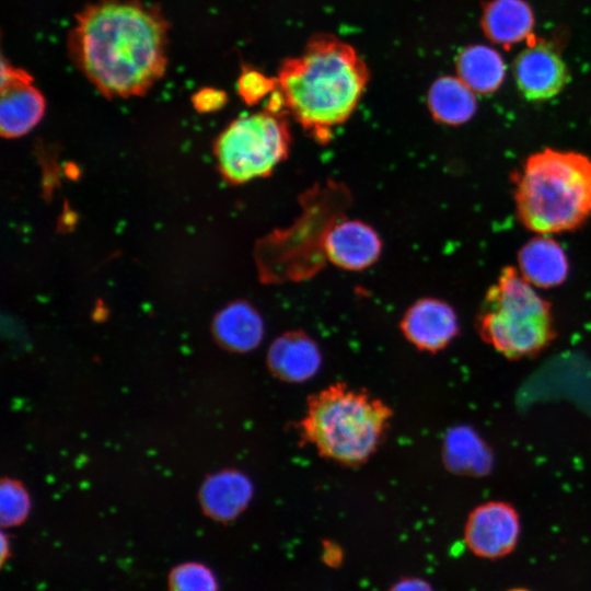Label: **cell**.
<instances>
[{
  "mask_svg": "<svg viewBox=\"0 0 591 591\" xmlns=\"http://www.w3.org/2000/svg\"><path fill=\"white\" fill-rule=\"evenodd\" d=\"M170 23L143 0H94L74 16L67 47L105 97L143 95L165 73Z\"/></svg>",
  "mask_w": 591,
  "mask_h": 591,
  "instance_id": "6da1fadb",
  "label": "cell"
},
{
  "mask_svg": "<svg viewBox=\"0 0 591 591\" xmlns=\"http://www.w3.org/2000/svg\"><path fill=\"white\" fill-rule=\"evenodd\" d=\"M370 79L356 49L332 34L312 36L304 50L283 60L276 77L285 108L318 144L357 108Z\"/></svg>",
  "mask_w": 591,
  "mask_h": 591,
  "instance_id": "7a4b0ae2",
  "label": "cell"
},
{
  "mask_svg": "<svg viewBox=\"0 0 591 591\" xmlns=\"http://www.w3.org/2000/svg\"><path fill=\"white\" fill-rule=\"evenodd\" d=\"M392 417L393 410L381 398L336 382L308 397L298 431L322 457L359 466L376 452Z\"/></svg>",
  "mask_w": 591,
  "mask_h": 591,
  "instance_id": "3957f363",
  "label": "cell"
},
{
  "mask_svg": "<svg viewBox=\"0 0 591 591\" xmlns=\"http://www.w3.org/2000/svg\"><path fill=\"white\" fill-rule=\"evenodd\" d=\"M514 201L518 219L535 233L580 228L591 218V159L551 148L531 154L515 176Z\"/></svg>",
  "mask_w": 591,
  "mask_h": 591,
  "instance_id": "277c9868",
  "label": "cell"
},
{
  "mask_svg": "<svg viewBox=\"0 0 591 591\" xmlns=\"http://www.w3.org/2000/svg\"><path fill=\"white\" fill-rule=\"evenodd\" d=\"M300 204L302 211L290 227L274 230L256 243L255 262L265 283L301 281L323 268L326 234L345 217L351 193L345 184L328 179L308 189Z\"/></svg>",
  "mask_w": 591,
  "mask_h": 591,
  "instance_id": "5b68a950",
  "label": "cell"
},
{
  "mask_svg": "<svg viewBox=\"0 0 591 591\" xmlns=\"http://www.w3.org/2000/svg\"><path fill=\"white\" fill-rule=\"evenodd\" d=\"M480 338L508 359L532 357L545 349L556 331L549 303L512 266L493 283L476 316Z\"/></svg>",
  "mask_w": 591,
  "mask_h": 591,
  "instance_id": "8992f818",
  "label": "cell"
},
{
  "mask_svg": "<svg viewBox=\"0 0 591 591\" xmlns=\"http://www.w3.org/2000/svg\"><path fill=\"white\" fill-rule=\"evenodd\" d=\"M291 142L288 113L266 107L232 120L218 136L213 152L222 177L239 185L271 175L289 157Z\"/></svg>",
  "mask_w": 591,
  "mask_h": 591,
  "instance_id": "52a82bcc",
  "label": "cell"
},
{
  "mask_svg": "<svg viewBox=\"0 0 591 591\" xmlns=\"http://www.w3.org/2000/svg\"><path fill=\"white\" fill-rule=\"evenodd\" d=\"M520 517L508 502L487 501L470 513L464 541L476 556L497 559L510 554L520 536Z\"/></svg>",
  "mask_w": 591,
  "mask_h": 591,
  "instance_id": "ba28073f",
  "label": "cell"
},
{
  "mask_svg": "<svg viewBox=\"0 0 591 591\" xmlns=\"http://www.w3.org/2000/svg\"><path fill=\"white\" fill-rule=\"evenodd\" d=\"M33 77L2 58L0 131L5 138H16L32 130L45 113V97L33 85Z\"/></svg>",
  "mask_w": 591,
  "mask_h": 591,
  "instance_id": "9c48e42d",
  "label": "cell"
},
{
  "mask_svg": "<svg viewBox=\"0 0 591 591\" xmlns=\"http://www.w3.org/2000/svg\"><path fill=\"white\" fill-rule=\"evenodd\" d=\"M399 328L416 349L436 354L447 348L460 332L455 310L444 300L426 297L404 312Z\"/></svg>",
  "mask_w": 591,
  "mask_h": 591,
  "instance_id": "30bf717a",
  "label": "cell"
},
{
  "mask_svg": "<svg viewBox=\"0 0 591 591\" xmlns=\"http://www.w3.org/2000/svg\"><path fill=\"white\" fill-rule=\"evenodd\" d=\"M513 76L519 91L530 101L554 97L568 81V70L561 57L543 42L530 45L518 55Z\"/></svg>",
  "mask_w": 591,
  "mask_h": 591,
  "instance_id": "8fae6325",
  "label": "cell"
},
{
  "mask_svg": "<svg viewBox=\"0 0 591 591\" xmlns=\"http://www.w3.org/2000/svg\"><path fill=\"white\" fill-rule=\"evenodd\" d=\"M324 252L327 262L334 266L360 271L371 267L380 258L382 240L370 224L344 217L328 230Z\"/></svg>",
  "mask_w": 591,
  "mask_h": 591,
  "instance_id": "7c38bea8",
  "label": "cell"
},
{
  "mask_svg": "<svg viewBox=\"0 0 591 591\" xmlns=\"http://www.w3.org/2000/svg\"><path fill=\"white\" fill-rule=\"evenodd\" d=\"M323 355L313 337L301 329L277 336L269 345L266 364L273 376L286 383H303L314 378Z\"/></svg>",
  "mask_w": 591,
  "mask_h": 591,
  "instance_id": "4fadbf2b",
  "label": "cell"
},
{
  "mask_svg": "<svg viewBox=\"0 0 591 591\" xmlns=\"http://www.w3.org/2000/svg\"><path fill=\"white\" fill-rule=\"evenodd\" d=\"M251 479L236 470H224L209 476L200 490V502L210 518L228 522L239 517L253 498Z\"/></svg>",
  "mask_w": 591,
  "mask_h": 591,
  "instance_id": "5bb4252c",
  "label": "cell"
},
{
  "mask_svg": "<svg viewBox=\"0 0 591 591\" xmlns=\"http://www.w3.org/2000/svg\"><path fill=\"white\" fill-rule=\"evenodd\" d=\"M518 265L528 282L544 289L561 285L569 270L563 247L546 234L531 239L519 250Z\"/></svg>",
  "mask_w": 591,
  "mask_h": 591,
  "instance_id": "9a60e30c",
  "label": "cell"
},
{
  "mask_svg": "<svg viewBox=\"0 0 591 591\" xmlns=\"http://www.w3.org/2000/svg\"><path fill=\"white\" fill-rule=\"evenodd\" d=\"M212 332L224 348L247 352L259 346L265 324L257 309L245 300H235L215 316Z\"/></svg>",
  "mask_w": 591,
  "mask_h": 591,
  "instance_id": "2e32d148",
  "label": "cell"
},
{
  "mask_svg": "<svg viewBox=\"0 0 591 591\" xmlns=\"http://www.w3.org/2000/svg\"><path fill=\"white\" fill-rule=\"evenodd\" d=\"M533 25L532 9L524 0H491L484 7L483 31L489 40L505 48L531 35Z\"/></svg>",
  "mask_w": 591,
  "mask_h": 591,
  "instance_id": "e0dca14e",
  "label": "cell"
},
{
  "mask_svg": "<svg viewBox=\"0 0 591 591\" xmlns=\"http://www.w3.org/2000/svg\"><path fill=\"white\" fill-rule=\"evenodd\" d=\"M427 105L432 118L441 124L459 126L475 114V92L459 77L438 78L429 88Z\"/></svg>",
  "mask_w": 591,
  "mask_h": 591,
  "instance_id": "ac0fdd59",
  "label": "cell"
},
{
  "mask_svg": "<svg viewBox=\"0 0 591 591\" xmlns=\"http://www.w3.org/2000/svg\"><path fill=\"white\" fill-rule=\"evenodd\" d=\"M457 77L475 93L489 94L501 85L506 68L500 54L486 45H470L456 57Z\"/></svg>",
  "mask_w": 591,
  "mask_h": 591,
  "instance_id": "d6986e66",
  "label": "cell"
},
{
  "mask_svg": "<svg viewBox=\"0 0 591 591\" xmlns=\"http://www.w3.org/2000/svg\"><path fill=\"white\" fill-rule=\"evenodd\" d=\"M169 591H218L212 570L204 564L188 561L172 569L167 580Z\"/></svg>",
  "mask_w": 591,
  "mask_h": 591,
  "instance_id": "ffe728a7",
  "label": "cell"
},
{
  "mask_svg": "<svg viewBox=\"0 0 591 591\" xmlns=\"http://www.w3.org/2000/svg\"><path fill=\"white\" fill-rule=\"evenodd\" d=\"M31 501L25 488L15 480H2L0 486V520L3 526L22 523L30 511Z\"/></svg>",
  "mask_w": 591,
  "mask_h": 591,
  "instance_id": "44dd1931",
  "label": "cell"
},
{
  "mask_svg": "<svg viewBox=\"0 0 591 591\" xmlns=\"http://www.w3.org/2000/svg\"><path fill=\"white\" fill-rule=\"evenodd\" d=\"M236 85L242 101L247 105H255L277 89V80L266 77L258 70L244 68Z\"/></svg>",
  "mask_w": 591,
  "mask_h": 591,
  "instance_id": "7402d4cb",
  "label": "cell"
},
{
  "mask_svg": "<svg viewBox=\"0 0 591 591\" xmlns=\"http://www.w3.org/2000/svg\"><path fill=\"white\" fill-rule=\"evenodd\" d=\"M227 102V93L216 88H201L192 96L194 108L204 114L221 109Z\"/></svg>",
  "mask_w": 591,
  "mask_h": 591,
  "instance_id": "603a6c76",
  "label": "cell"
},
{
  "mask_svg": "<svg viewBox=\"0 0 591 591\" xmlns=\"http://www.w3.org/2000/svg\"><path fill=\"white\" fill-rule=\"evenodd\" d=\"M390 591H433L429 582L418 577H407L396 581Z\"/></svg>",
  "mask_w": 591,
  "mask_h": 591,
  "instance_id": "cb8c5ba5",
  "label": "cell"
},
{
  "mask_svg": "<svg viewBox=\"0 0 591 591\" xmlns=\"http://www.w3.org/2000/svg\"><path fill=\"white\" fill-rule=\"evenodd\" d=\"M341 549L338 545L332 542L323 544V560L329 566H337L341 560Z\"/></svg>",
  "mask_w": 591,
  "mask_h": 591,
  "instance_id": "d4e9b609",
  "label": "cell"
},
{
  "mask_svg": "<svg viewBox=\"0 0 591 591\" xmlns=\"http://www.w3.org/2000/svg\"><path fill=\"white\" fill-rule=\"evenodd\" d=\"M8 547H9V543L5 541V536L4 534H2V544H1V560L2 563L4 561L5 559V555L8 554Z\"/></svg>",
  "mask_w": 591,
  "mask_h": 591,
  "instance_id": "484cf974",
  "label": "cell"
},
{
  "mask_svg": "<svg viewBox=\"0 0 591 591\" xmlns=\"http://www.w3.org/2000/svg\"><path fill=\"white\" fill-rule=\"evenodd\" d=\"M509 591H529V590L523 589V588H517V589H511V590H509Z\"/></svg>",
  "mask_w": 591,
  "mask_h": 591,
  "instance_id": "4316f807",
  "label": "cell"
}]
</instances>
